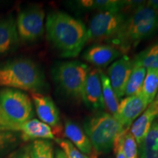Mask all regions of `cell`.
<instances>
[{
  "label": "cell",
  "instance_id": "cell-28",
  "mask_svg": "<svg viewBox=\"0 0 158 158\" xmlns=\"http://www.w3.org/2000/svg\"><path fill=\"white\" fill-rule=\"evenodd\" d=\"M124 130H125V129L116 136L115 141H114L113 149L114 152L115 154L116 158H126L125 155H124L123 152V149H122V141H123Z\"/></svg>",
  "mask_w": 158,
  "mask_h": 158
},
{
  "label": "cell",
  "instance_id": "cell-24",
  "mask_svg": "<svg viewBox=\"0 0 158 158\" xmlns=\"http://www.w3.org/2000/svg\"><path fill=\"white\" fill-rule=\"evenodd\" d=\"M30 158H54L53 145L48 140H36L29 147Z\"/></svg>",
  "mask_w": 158,
  "mask_h": 158
},
{
  "label": "cell",
  "instance_id": "cell-29",
  "mask_svg": "<svg viewBox=\"0 0 158 158\" xmlns=\"http://www.w3.org/2000/svg\"><path fill=\"white\" fill-rule=\"evenodd\" d=\"M15 158H30L29 149H25L24 150H23L21 152H20L19 155L16 156Z\"/></svg>",
  "mask_w": 158,
  "mask_h": 158
},
{
  "label": "cell",
  "instance_id": "cell-30",
  "mask_svg": "<svg viewBox=\"0 0 158 158\" xmlns=\"http://www.w3.org/2000/svg\"><path fill=\"white\" fill-rule=\"evenodd\" d=\"M147 5L152 8L158 10V0H149L147 2Z\"/></svg>",
  "mask_w": 158,
  "mask_h": 158
},
{
  "label": "cell",
  "instance_id": "cell-16",
  "mask_svg": "<svg viewBox=\"0 0 158 158\" xmlns=\"http://www.w3.org/2000/svg\"><path fill=\"white\" fill-rule=\"evenodd\" d=\"M64 133L81 152L91 158H98L99 155L94 151L88 136L78 124L70 120L65 121Z\"/></svg>",
  "mask_w": 158,
  "mask_h": 158
},
{
  "label": "cell",
  "instance_id": "cell-7",
  "mask_svg": "<svg viewBox=\"0 0 158 158\" xmlns=\"http://www.w3.org/2000/svg\"><path fill=\"white\" fill-rule=\"evenodd\" d=\"M127 18L121 11L100 12L94 15L87 29V43L110 41L120 30Z\"/></svg>",
  "mask_w": 158,
  "mask_h": 158
},
{
  "label": "cell",
  "instance_id": "cell-22",
  "mask_svg": "<svg viewBox=\"0 0 158 158\" xmlns=\"http://www.w3.org/2000/svg\"><path fill=\"white\" fill-rule=\"evenodd\" d=\"M158 92V69H147L144 78L141 93L148 103L154 101Z\"/></svg>",
  "mask_w": 158,
  "mask_h": 158
},
{
  "label": "cell",
  "instance_id": "cell-26",
  "mask_svg": "<svg viewBox=\"0 0 158 158\" xmlns=\"http://www.w3.org/2000/svg\"><path fill=\"white\" fill-rule=\"evenodd\" d=\"M55 141L59 144L62 150L64 151L68 158H90L88 156L84 155L68 140L62 138H55Z\"/></svg>",
  "mask_w": 158,
  "mask_h": 158
},
{
  "label": "cell",
  "instance_id": "cell-32",
  "mask_svg": "<svg viewBox=\"0 0 158 158\" xmlns=\"http://www.w3.org/2000/svg\"><path fill=\"white\" fill-rule=\"evenodd\" d=\"M157 98H158V95H157Z\"/></svg>",
  "mask_w": 158,
  "mask_h": 158
},
{
  "label": "cell",
  "instance_id": "cell-2",
  "mask_svg": "<svg viewBox=\"0 0 158 158\" xmlns=\"http://www.w3.org/2000/svg\"><path fill=\"white\" fill-rule=\"evenodd\" d=\"M158 30V10L147 5L135 9L110 43L122 54L127 53L138 43L147 39Z\"/></svg>",
  "mask_w": 158,
  "mask_h": 158
},
{
  "label": "cell",
  "instance_id": "cell-12",
  "mask_svg": "<svg viewBox=\"0 0 158 158\" xmlns=\"http://www.w3.org/2000/svg\"><path fill=\"white\" fill-rule=\"evenodd\" d=\"M134 66L133 59L124 55L118 60L110 64L107 71L112 88L118 99L124 95L125 87Z\"/></svg>",
  "mask_w": 158,
  "mask_h": 158
},
{
  "label": "cell",
  "instance_id": "cell-19",
  "mask_svg": "<svg viewBox=\"0 0 158 158\" xmlns=\"http://www.w3.org/2000/svg\"><path fill=\"white\" fill-rule=\"evenodd\" d=\"M77 5L83 9L96 10L100 12H118L127 7V1L118 0H82L77 2Z\"/></svg>",
  "mask_w": 158,
  "mask_h": 158
},
{
  "label": "cell",
  "instance_id": "cell-23",
  "mask_svg": "<svg viewBox=\"0 0 158 158\" xmlns=\"http://www.w3.org/2000/svg\"><path fill=\"white\" fill-rule=\"evenodd\" d=\"M133 61L134 64L146 69H158V43L141 51Z\"/></svg>",
  "mask_w": 158,
  "mask_h": 158
},
{
  "label": "cell",
  "instance_id": "cell-8",
  "mask_svg": "<svg viewBox=\"0 0 158 158\" xmlns=\"http://www.w3.org/2000/svg\"><path fill=\"white\" fill-rule=\"evenodd\" d=\"M45 12L34 6L21 10L17 17L16 27L20 40L24 43L36 42L44 33Z\"/></svg>",
  "mask_w": 158,
  "mask_h": 158
},
{
  "label": "cell",
  "instance_id": "cell-15",
  "mask_svg": "<svg viewBox=\"0 0 158 158\" xmlns=\"http://www.w3.org/2000/svg\"><path fill=\"white\" fill-rule=\"evenodd\" d=\"M158 116V98L154 100L131 125L130 132L139 145L147 135L153 122Z\"/></svg>",
  "mask_w": 158,
  "mask_h": 158
},
{
  "label": "cell",
  "instance_id": "cell-6",
  "mask_svg": "<svg viewBox=\"0 0 158 158\" xmlns=\"http://www.w3.org/2000/svg\"><path fill=\"white\" fill-rule=\"evenodd\" d=\"M89 68L79 61H66L55 64L51 76L59 89L67 96L81 100Z\"/></svg>",
  "mask_w": 158,
  "mask_h": 158
},
{
  "label": "cell",
  "instance_id": "cell-21",
  "mask_svg": "<svg viewBox=\"0 0 158 158\" xmlns=\"http://www.w3.org/2000/svg\"><path fill=\"white\" fill-rule=\"evenodd\" d=\"M100 76L102 83V98H103L105 107L107 108L108 111L112 114V116H114L119 105L118 99L112 88L107 75H106L102 70H100Z\"/></svg>",
  "mask_w": 158,
  "mask_h": 158
},
{
  "label": "cell",
  "instance_id": "cell-11",
  "mask_svg": "<svg viewBox=\"0 0 158 158\" xmlns=\"http://www.w3.org/2000/svg\"><path fill=\"white\" fill-rule=\"evenodd\" d=\"M81 99L85 105L94 111H100L105 108L102 83L98 69L89 68L82 91Z\"/></svg>",
  "mask_w": 158,
  "mask_h": 158
},
{
  "label": "cell",
  "instance_id": "cell-31",
  "mask_svg": "<svg viewBox=\"0 0 158 158\" xmlns=\"http://www.w3.org/2000/svg\"><path fill=\"white\" fill-rule=\"evenodd\" d=\"M55 158H68V157L65 155L63 150L57 149L56 151V154H55Z\"/></svg>",
  "mask_w": 158,
  "mask_h": 158
},
{
  "label": "cell",
  "instance_id": "cell-9",
  "mask_svg": "<svg viewBox=\"0 0 158 158\" xmlns=\"http://www.w3.org/2000/svg\"><path fill=\"white\" fill-rule=\"evenodd\" d=\"M143 94L127 97L119 102L116 114L114 116L124 129H130L135 119L141 115L149 106Z\"/></svg>",
  "mask_w": 158,
  "mask_h": 158
},
{
  "label": "cell",
  "instance_id": "cell-18",
  "mask_svg": "<svg viewBox=\"0 0 158 158\" xmlns=\"http://www.w3.org/2000/svg\"><path fill=\"white\" fill-rule=\"evenodd\" d=\"M138 146V158H158V116Z\"/></svg>",
  "mask_w": 158,
  "mask_h": 158
},
{
  "label": "cell",
  "instance_id": "cell-20",
  "mask_svg": "<svg viewBox=\"0 0 158 158\" xmlns=\"http://www.w3.org/2000/svg\"><path fill=\"white\" fill-rule=\"evenodd\" d=\"M147 69L138 64H134L133 70L126 85L124 95L130 97L141 93Z\"/></svg>",
  "mask_w": 158,
  "mask_h": 158
},
{
  "label": "cell",
  "instance_id": "cell-25",
  "mask_svg": "<svg viewBox=\"0 0 158 158\" xmlns=\"http://www.w3.org/2000/svg\"><path fill=\"white\" fill-rule=\"evenodd\" d=\"M122 149L126 158H138V144L130 132V129H125L124 130Z\"/></svg>",
  "mask_w": 158,
  "mask_h": 158
},
{
  "label": "cell",
  "instance_id": "cell-4",
  "mask_svg": "<svg viewBox=\"0 0 158 158\" xmlns=\"http://www.w3.org/2000/svg\"><path fill=\"white\" fill-rule=\"evenodd\" d=\"M33 116L32 102L27 94L10 88L0 90V130L18 132Z\"/></svg>",
  "mask_w": 158,
  "mask_h": 158
},
{
  "label": "cell",
  "instance_id": "cell-13",
  "mask_svg": "<svg viewBox=\"0 0 158 158\" xmlns=\"http://www.w3.org/2000/svg\"><path fill=\"white\" fill-rule=\"evenodd\" d=\"M123 54L113 45L96 44L92 45L83 54L86 62L98 68H104L110 64Z\"/></svg>",
  "mask_w": 158,
  "mask_h": 158
},
{
  "label": "cell",
  "instance_id": "cell-27",
  "mask_svg": "<svg viewBox=\"0 0 158 158\" xmlns=\"http://www.w3.org/2000/svg\"><path fill=\"white\" fill-rule=\"evenodd\" d=\"M14 132L0 130V151L15 141Z\"/></svg>",
  "mask_w": 158,
  "mask_h": 158
},
{
  "label": "cell",
  "instance_id": "cell-17",
  "mask_svg": "<svg viewBox=\"0 0 158 158\" xmlns=\"http://www.w3.org/2000/svg\"><path fill=\"white\" fill-rule=\"evenodd\" d=\"M21 138L25 141L31 140H55L52 129L48 124L37 118H31L21 124L19 128Z\"/></svg>",
  "mask_w": 158,
  "mask_h": 158
},
{
  "label": "cell",
  "instance_id": "cell-5",
  "mask_svg": "<svg viewBox=\"0 0 158 158\" xmlns=\"http://www.w3.org/2000/svg\"><path fill=\"white\" fill-rule=\"evenodd\" d=\"M84 127L94 151L98 155L110 152L116 136L124 130L113 116L107 113L90 117L85 122Z\"/></svg>",
  "mask_w": 158,
  "mask_h": 158
},
{
  "label": "cell",
  "instance_id": "cell-1",
  "mask_svg": "<svg viewBox=\"0 0 158 158\" xmlns=\"http://www.w3.org/2000/svg\"><path fill=\"white\" fill-rule=\"evenodd\" d=\"M49 41L64 58L78 56L87 43V29L81 21L63 12H53L45 22Z\"/></svg>",
  "mask_w": 158,
  "mask_h": 158
},
{
  "label": "cell",
  "instance_id": "cell-14",
  "mask_svg": "<svg viewBox=\"0 0 158 158\" xmlns=\"http://www.w3.org/2000/svg\"><path fill=\"white\" fill-rule=\"evenodd\" d=\"M19 41L16 21L13 17L0 19V57L15 50Z\"/></svg>",
  "mask_w": 158,
  "mask_h": 158
},
{
  "label": "cell",
  "instance_id": "cell-3",
  "mask_svg": "<svg viewBox=\"0 0 158 158\" xmlns=\"http://www.w3.org/2000/svg\"><path fill=\"white\" fill-rule=\"evenodd\" d=\"M0 86L40 93L47 86L44 73L29 59H17L0 67Z\"/></svg>",
  "mask_w": 158,
  "mask_h": 158
},
{
  "label": "cell",
  "instance_id": "cell-10",
  "mask_svg": "<svg viewBox=\"0 0 158 158\" xmlns=\"http://www.w3.org/2000/svg\"><path fill=\"white\" fill-rule=\"evenodd\" d=\"M31 97L41 122L50 126L54 135L60 134L62 127L60 123L59 111L51 97L36 92H31Z\"/></svg>",
  "mask_w": 158,
  "mask_h": 158
}]
</instances>
